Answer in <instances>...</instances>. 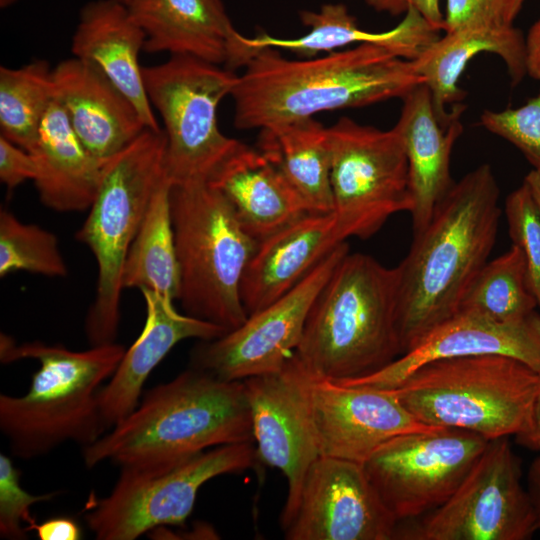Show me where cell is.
<instances>
[{
  "instance_id": "obj_17",
  "label": "cell",
  "mask_w": 540,
  "mask_h": 540,
  "mask_svg": "<svg viewBox=\"0 0 540 540\" xmlns=\"http://www.w3.org/2000/svg\"><path fill=\"white\" fill-rule=\"evenodd\" d=\"M310 406L320 456L363 464L389 439L429 426L387 389L313 377Z\"/></svg>"
},
{
  "instance_id": "obj_3",
  "label": "cell",
  "mask_w": 540,
  "mask_h": 540,
  "mask_svg": "<svg viewBox=\"0 0 540 540\" xmlns=\"http://www.w3.org/2000/svg\"><path fill=\"white\" fill-rule=\"evenodd\" d=\"M253 442L243 381L221 380L191 367L149 390L138 406L83 448L86 467L175 462L208 449Z\"/></svg>"
},
{
  "instance_id": "obj_19",
  "label": "cell",
  "mask_w": 540,
  "mask_h": 540,
  "mask_svg": "<svg viewBox=\"0 0 540 540\" xmlns=\"http://www.w3.org/2000/svg\"><path fill=\"white\" fill-rule=\"evenodd\" d=\"M127 7L148 53L192 56L233 71L261 51L235 29L221 0H133Z\"/></svg>"
},
{
  "instance_id": "obj_28",
  "label": "cell",
  "mask_w": 540,
  "mask_h": 540,
  "mask_svg": "<svg viewBox=\"0 0 540 540\" xmlns=\"http://www.w3.org/2000/svg\"><path fill=\"white\" fill-rule=\"evenodd\" d=\"M481 53H492L505 63L511 83L526 76L525 37L513 26H478L445 32L412 61L415 71L429 88L435 110L447 117L464 98L459 79L469 61Z\"/></svg>"
},
{
  "instance_id": "obj_41",
  "label": "cell",
  "mask_w": 540,
  "mask_h": 540,
  "mask_svg": "<svg viewBox=\"0 0 540 540\" xmlns=\"http://www.w3.org/2000/svg\"><path fill=\"white\" fill-rule=\"evenodd\" d=\"M526 75L540 82V19L532 24L525 37Z\"/></svg>"
},
{
  "instance_id": "obj_13",
  "label": "cell",
  "mask_w": 540,
  "mask_h": 540,
  "mask_svg": "<svg viewBox=\"0 0 540 540\" xmlns=\"http://www.w3.org/2000/svg\"><path fill=\"white\" fill-rule=\"evenodd\" d=\"M482 436L433 427L395 436L363 463L381 500L398 523L445 503L488 445Z\"/></svg>"
},
{
  "instance_id": "obj_46",
  "label": "cell",
  "mask_w": 540,
  "mask_h": 540,
  "mask_svg": "<svg viewBox=\"0 0 540 540\" xmlns=\"http://www.w3.org/2000/svg\"><path fill=\"white\" fill-rule=\"evenodd\" d=\"M116 1L128 6L133 0H116Z\"/></svg>"
},
{
  "instance_id": "obj_43",
  "label": "cell",
  "mask_w": 540,
  "mask_h": 540,
  "mask_svg": "<svg viewBox=\"0 0 540 540\" xmlns=\"http://www.w3.org/2000/svg\"><path fill=\"white\" fill-rule=\"evenodd\" d=\"M526 488L534 508L536 527L537 530H540V452L532 460L528 468Z\"/></svg>"
},
{
  "instance_id": "obj_44",
  "label": "cell",
  "mask_w": 540,
  "mask_h": 540,
  "mask_svg": "<svg viewBox=\"0 0 540 540\" xmlns=\"http://www.w3.org/2000/svg\"><path fill=\"white\" fill-rule=\"evenodd\" d=\"M524 182L529 186L534 198L540 207V173L532 170L525 178Z\"/></svg>"
},
{
  "instance_id": "obj_4",
  "label": "cell",
  "mask_w": 540,
  "mask_h": 540,
  "mask_svg": "<svg viewBox=\"0 0 540 540\" xmlns=\"http://www.w3.org/2000/svg\"><path fill=\"white\" fill-rule=\"evenodd\" d=\"M125 350L116 342L84 351L41 341L17 344L1 334L2 363L25 359L39 363L26 394L0 395V429L12 454L33 459L66 442L84 448L105 434L99 395Z\"/></svg>"
},
{
  "instance_id": "obj_20",
  "label": "cell",
  "mask_w": 540,
  "mask_h": 540,
  "mask_svg": "<svg viewBox=\"0 0 540 540\" xmlns=\"http://www.w3.org/2000/svg\"><path fill=\"white\" fill-rule=\"evenodd\" d=\"M400 117L394 126L402 138L409 169L413 206L410 212L413 235L430 222L434 211L455 183L450 160L453 147L463 133V103L450 108L442 117L436 110L425 83L416 86L403 99Z\"/></svg>"
},
{
  "instance_id": "obj_22",
  "label": "cell",
  "mask_w": 540,
  "mask_h": 540,
  "mask_svg": "<svg viewBox=\"0 0 540 540\" xmlns=\"http://www.w3.org/2000/svg\"><path fill=\"white\" fill-rule=\"evenodd\" d=\"M52 80L54 99L97 158L109 159L147 128L130 100L86 62L75 57L59 62Z\"/></svg>"
},
{
  "instance_id": "obj_45",
  "label": "cell",
  "mask_w": 540,
  "mask_h": 540,
  "mask_svg": "<svg viewBox=\"0 0 540 540\" xmlns=\"http://www.w3.org/2000/svg\"><path fill=\"white\" fill-rule=\"evenodd\" d=\"M20 0H0V7L7 8Z\"/></svg>"
},
{
  "instance_id": "obj_34",
  "label": "cell",
  "mask_w": 540,
  "mask_h": 540,
  "mask_svg": "<svg viewBox=\"0 0 540 540\" xmlns=\"http://www.w3.org/2000/svg\"><path fill=\"white\" fill-rule=\"evenodd\" d=\"M504 211L510 238L525 258L528 287L540 308V207L524 181L507 196Z\"/></svg>"
},
{
  "instance_id": "obj_29",
  "label": "cell",
  "mask_w": 540,
  "mask_h": 540,
  "mask_svg": "<svg viewBox=\"0 0 540 540\" xmlns=\"http://www.w3.org/2000/svg\"><path fill=\"white\" fill-rule=\"evenodd\" d=\"M258 149L280 169L312 213L333 211L328 127L306 118L262 128Z\"/></svg>"
},
{
  "instance_id": "obj_35",
  "label": "cell",
  "mask_w": 540,
  "mask_h": 540,
  "mask_svg": "<svg viewBox=\"0 0 540 540\" xmlns=\"http://www.w3.org/2000/svg\"><path fill=\"white\" fill-rule=\"evenodd\" d=\"M480 124L514 145L540 173V92L516 108L484 110Z\"/></svg>"
},
{
  "instance_id": "obj_6",
  "label": "cell",
  "mask_w": 540,
  "mask_h": 540,
  "mask_svg": "<svg viewBox=\"0 0 540 540\" xmlns=\"http://www.w3.org/2000/svg\"><path fill=\"white\" fill-rule=\"evenodd\" d=\"M537 384L538 372L522 361L487 354L430 361L387 390L423 424L490 441L528 431Z\"/></svg>"
},
{
  "instance_id": "obj_8",
  "label": "cell",
  "mask_w": 540,
  "mask_h": 540,
  "mask_svg": "<svg viewBox=\"0 0 540 540\" xmlns=\"http://www.w3.org/2000/svg\"><path fill=\"white\" fill-rule=\"evenodd\" d=\"M170 208L184 312L227 332L248 315L241 283L258 242L208 182L172 185Z\"/></svg>"
},
{
  "instance_id": "obj_27",
  "label": "cell",
  "mask_w": 540,
  "mask_h": 540,
  "mask_svg": "<svg viewBox=\"0 0 540 540\" xmlns=\"http://www.w3.org/2000/svg\"><path fill=\"white\" fill-rule=\"evenodd\" d=\"M29 152L37 165L34 183L44 206L58 212L91 207L107 160L97 158L84 146L56 100Z\"/></svg>"
},
{
  "instance_id": "obj_23",
  "label": "cell",
  "mask_w": 540,
  "mask_h": 540,
  "mask_svg": "<svg viewBox=\"0 0 540 540\" xmlns=\"http://www.w3.org/2000/svg\"><path fill=\"white\" fill-rule=\"evenodd\" d=\"M346 240L334 213L327 212L306 214L258 242L241 283L247 315L291 290Z\"/></svg>"
},
{
  "instance_id": "obj_9",
  "label": "cell",
  "mask_w": 540,
  "mask_h": 540,
  "mask_svg": "<svg viewBox=\"0 0 540 540\" xmlns=\"http://www.w3.org/2000/svg\"><path fill=\"white\" fill-rule=\"evenodd\" d=\"M258 460L255 444L244 442L181 461L122 466L110 493L90 499L85 521L98 540H135L159 527L182 526L206 482L251 469Z\"/></svg>"
},
{
  "instance_id": "obj_18",
  "label": "cell",
  "mask_w": 540,
  "mask_h": 540,
  "mask_svg": "<svg viewBox=\"0 0 540 540\" xmlns=\"http://www.w3.org/2000/svg\"><path fill=\"white\" fill-rule=\"evenodd\" d=\"M497 354L518 359L540 372V313L536 310L513 321L459 311L428 333L416 346L370 375L336 382L391 389L430 361Z\"/></svg>"
},
{
  "instance_id": "obj_32",
  "label": "cell",
  "mask_w": 540,
  "mask_h": 540,
  "mask_svg": "<svg viewBox=\"0 0 540 540\" xmlns=\"http://www.w3.org/2000/svg\"><path fill=\"white\" fill-rule=\"evenodd\" d=\"M538 303L527 282L521 249L511 248L488 261L465 294L459 311H471L496 321H513L536 311Z\"/></svg>"
},
{
  "instance_id": "obj_39",
  "label": "cell",
  "mask_w": 540,
  "mask_h": 540,
  "mask_svg": "<svg viewBox=\"0 0 540 540\" xmlns=\"http://www.w3.org/2000/svg\"><path fill=\"white\" fill-rule=\"evenodd\" d=\"M365 3L378 12L391 15L405 14L408 9L418 11L433 27L444 29V12L440 0H364Z\"/></svg>"
},
{
  "instance_id": "obj_25",
  "label": "cell",
  "mask_w": 540,
  "mask_h": 540,
  "mask_svg": "<svg viewBox=\"0 0 540 540\" xmlns=\"http://www.w3.org/2000/svg\"><path fill=\"white\" fill-rule=\"evenodd\" d=\"M208 183L223 193L257 242L312 213L280 169L259 149L242 142Z\"/></svg>"
},
{
  "instance_id": "obj_1",
  "label": "cell",
  "mask_w": 540,
  "mask_h": 540,
  "mask_svg": "<svg viewBox=\"0 0 540 540\" xmlns=\"http://www.w3.org/2000/svg\"><path fill=\"white\" fill-rule=\"evenodd\" d=\"M500 189L489 164L455 182L397 266L401 355L460 310L496 243Z\"/></svg>"
},
{
  "instance_id": "obj_26",
  "label": "cell",
  "mask_w": 540,
  "mask_h": 540,
  "mask_svg": "<svg viewBox=\"0 0 540 540\" xmlns=\"http://www.w3.org/2000/svg\"><path fill=\"white\" fill-rule=\"evenodd\" d=\"M299 16L302 24L309 29L303 36L278 38L259 34L249 38L250 43L258 50H288L306 58L322 52L328 54L352 44H372L413 61L440 37V30L413 8L408 9L397 26L382 32L362 29L341 3L324 4L318 11L304 10Z\"/></svg>"
},
{
  "instance_id": "obj_2",
  "label": "cell",
  "mask_w": 540,
  "mask_h": 540,
  "mask_svg": "<svg viewBox=\"0 0 540 540\" xmlns=\"http://www.w3.org/2000/svg\"><path fill=\"white\" fill-rule=\"evenodd\" d=\"M423 83L412 61L377 45L360 44L303 60L265 48L238 75L230 94L234 124L239 129H262L323 111L403 99Z\"/></svg>"
},
{
  "instance_id": "obj_11",
  "label": "cell",
  "mask_w": 540,
  "mask_h": 540,
  "mask_svg": "<svg viewBox=\"0 0 540 540\" xmlns=\"http://www.w3.org/2000/svg\"><path fill=\"white\" fill-rule=\"evenodd\" d=\"M509 437L490 440L453 495L414 520L398 523L401 540H527L537 531Z\"/></svg>"
},
{
  "instance_id": "obj_31",
  "label": "cell",
  "mask_w": 540,
  "mask_h": 540,
  "mask_svg": "<svg viewBox=\"0 0 540 540\" xmlns=\"http://www.w3.org/2000/svg\"><path fill=\"white\" fill-rule=\"evenodd\" d=\"M52 69L45 60L0 67V135L28 151L55 100Z\"/></svg>"
},
{
  "instance_id": "obj_14",
  "label": "cell",
  "mask_w": 540,
  "mask_h": 540,
  "mask_svg": "<svg viewBox=\"0 0 540 540\" xmlns=\"http://www.w3.org/2000/svg\"><path fill=\"white\" fill-rule=\"evenodd\" d=\"M348 252L347 242L341 243L291 290L242 325L218 338L200 340L190 366L225 381L280 370L300 343L316 297Z\"/></svg>"
},
{
  "instance_id": "obj_10",
  "label": "cell",
  "mask_w": 540,
  "mask_h": 540,
  "mask_svg": "<svg viewBox=\"0 0 540 540\" xmlns=\"http://www.w3.org/2000/svg\"><path fill=\"white\" fill-rule=\"evenodd\" d=\"M142 72L149 102L164 124L167 178L172 185L208 182L240 143L224 135L217 122L218 105L238 75L186 55H171Z\"/></svg>"
},
{
  "instance_id": "obj_33",
  "label": "cell",
  "mask_w": 540,
  "mask_h": 540,
  "mask_svg": "<svg viewBox=\"0 0 540 540\" xmlns=\"http://www.w3.org/2000/svg\"><path fill=\"white\" fill-rule=\"evenodd\" d=\"M26 271L64 277L68 269L54 233L20 221L12 212L0 211V276Z\"/></svg>"
},
{
  "instance_id": "obj_12",
  "label": "cell",
  "mask_w": 540,
  "mask_h": 540,
  "mask_svg": "<svg viewBox=\"0 0 540 540\" xmlns=\"http://www.w3.org/2000/svg\"><path fill=\"white\" fill-rule=\"evenodd\" d=\"M333 213L345 238L368 239L396 213L411 212L401 136L343 117L328 127Z\"/></svg>"
},
{
  "instance_id": "obj_7",
  "label": "cell",
  "mask_w": 540,
  "mask_h": 540,
  "mask_svg": "<svg viewBox=\"0 0 540 540\" xmlns=\"http://www.w3.org/2000/svg\"><path fill=\"white\" fill-rule=\"evenodd\" d=\"M166 145L164 130L146 128L107 159L98 193L76 233L97 263L96 295L85 319L91 346L117 338L124 262L157 188L167 177Z\"/></svg>"
},
{
  "instance_id": "obj_36",
  "label": "cell",
  "mask_w": 540,
  "mask_h": 540,
  "mask_svg": "<svg viewBox=\"0 0 540 540\" xmlns=\"http://www.w3.org/2000/svg\"><path fill=\"white\" fill-rule=\"evenodd\" d=\"M57 493L34 495L27 492L20 482V471L12 460L0 454V536L9 540H22L37 523L31 507L51 500Z\"/></svg>"
},
{
  "instance_id": "obj_40",
  "label": "cell",
  "mask_w": 540,
  "mask_h": 540,
  "mask_svg": "<svg viewBox=\"0 0 540 540\" xmlns=\"http://www.w3.org/2000/svg\"><path fill=\"white\" fill-rule=\"evenodd\" d=\"M35 531L40 540H79L82 531L78 523L70 517L50 518L40 524L36 523Z\"/></svg>"
},
{
  "instance_id": "obj_30",
  "label": "cell",
  "mask_w": 540,
  "mask_h": 540,
  "mask_svg": "<svg viewBox=\"0 0 540 540\" xmlns=\"http://www.w3.org/2000/svg\"><path fill=\"white\" fill-rule=\"evenodd\" d=\"M172 183L157 188L122 271L123 289H148L172 300L179 296V268L170 208Z\"/></svg>"
},
{
  "instance_id": "obj_16",
  "label": "cell",
  "mask_w": 540,
  "mask_h": 540,
  "mask_svg": "<svg viewBox=\"0 0 540 540\" xmlns=\"http://www.w3.org/2000/svg\"><path fill=\"white\" fill-rule=\"evenodd\" d=\"M397 526L363 464L320 456L282 530L287 540H392Z\"/></svg>"
},
{
  "instance_id": "obj_24",
  "label": "cell",
  "mask_w": 540,
  "mask_h": 540,
  "mask_svg": "<svg viewBox=\"0 0 540 540\" xmlns=\"http://www.w3.org/2000/svg\"><path fill=\"white\" fill-rule=\"evenodd\" d=\"M145 41V32L126 5L94 0L80 11L71 50L75 58L98 70L130 100L147 128L159 130L139 62Z\"/></svg>"
},
{
  "instance_id": "obj_42",
  "label": "cell",
  "mask_w": 540,
  "mask_h": 540,
  "mask_svg": "<svg viewBox=\"0 0 540 540\" xmlns=\"http://www.w3.org/2000/svg\"><path fill=\"white\" fill-rule=\"evenodd\" d=\"M515 439L518 444L525 448L540 452V372L538 373V384L530 427L525 434Z\"/></svg>"
},
{
  "instance_id": "obj_5",
  "label": "cell",
  "mask_w": 540,
  "mask_h": 540,
  "mask_svg": "<svg viewBox=\"0 0 540 540\" xmlns=\"http://www.w3.org/2000/svg\"><path fill=\"white\" fill-rule=\"evenodd\" d=\"M398 268L370 255L340 260L316 297L294 354L313 377H364L401 355Z\"/></svg>"
},
{
  "instance_id": "obj_38",
  "label": "cell",
  "mask_w": 540,
  "mask_h": 540,
  "mask_svg": "<svg viewBox=\"0 0 540 540\" xmlns=\"http://www.w3.org/2000/svg\"><path fill=\"white\" fill-rule=\"evenodd\" d=\"M37 165L33 155L0 135V180L13 190L27 180L34 181Z\"/></svg>"
},
{
  "instance_id": "obj_15",
  "label": "cell",
  "mask_w": 540,
  "mask_h": 540,
  "mask_svg": "<svg viewBox=\"0 0 540 540\" xmlns=\"http://www.w3.org/2000/svg\"><path fill=\"white\" fill-rule=\"evenodd\" d=\"M311 380L294 353L280 370L243 380L258 459L279 469L288 483L282 529L293 514L307 470L320 457L311 417Z\"/></svg>"
},
{
  "instance_id": "obj_37",
  "label": "cell",
  "mask_w": 540,
  "mask_h": 540,
  "mask_svg": "<svg viewBox=\"0 0 540 540\" xmlns=\"http://www.w3.org/2000/svg\"><path fill=\"white\" fill-rule=\"evenodd\" d=\"M526 0H446L443 31L513 26Z\"/></svg>"
},
{
  "instance_id": "obj_21",
  "label": "cell",
  "mask_w": 540,
  "mask_h": 540,
  "mask_svg": "<svg viewBox=\"0 0 540 540\" xmlns=\"http://www.w3.org/2000/svg\"><path fill=\"white\" fill-rule=\"evenodd\" d=\"M141 293L146 306L142 331L99 395L107 430L138 406L145 381L177 343L190 338L212 340L227 333L216 324L178 312L174 300L164 295L148 289Z\"/></svg>"
}]
</instances>
